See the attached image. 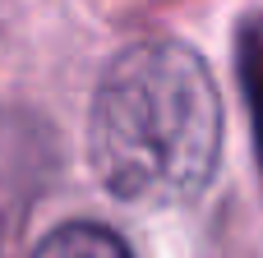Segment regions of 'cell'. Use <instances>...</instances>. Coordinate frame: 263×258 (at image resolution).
<instances>
[{
  "instance_id": "cell-2",
  "label": "cell",
  "mask_w": 263,
  "mask_h": 258,
  "mask_svg": "<svg viewBox=\"0 0 263 258\" xmlns=\"http://www.w3.org/2000/svg\"><path fill=\"white\" fill-rule=\"evenodd\" d=\"M32 258H134V254H129V245L116 231L92 226V222H74V226L51 231L32 249Z\"/></svg>"
},
{
  "instance_id": "cell-1",
  "label": "cell",
  "mask_w": 263,
  "mask_h": 258,
  "mask_svg": "<svg viewBox=\"0 0 263 258\" xmlns=\"http://www.w3.org/2000/svg\"><path fill=\"white\" fill-rule=\"evenodd\" d=\"M222 157V97L199 51L180 42L125 46L88 111V162L106 194L143 208L208 189Z\"/></svg>"
}]
</instances>
